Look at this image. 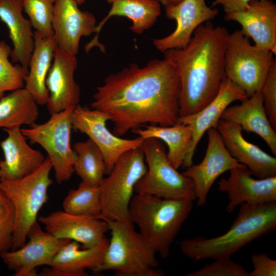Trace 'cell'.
<instances>
[{
    "label": "cell",
    "mask_w": 276,
    "mask_h": 276,
    "mask_svg": "<svg viewBox=\"0 0 276 276\" xmlns=\"http://www.w3.org/2000/svg\"><path fill=\"white\" fill-rule=\"evenodd\" d=\"M270 51L252 45L240 30L228 34L225 49V78L242 89L247 96L259 91L275 60Z\"/></svg>",
    "instance_id": "9"
},
{
    "label": "cell",
    "mask_w": 276,
    "mask_h": 276,
    "mask_svg": "<svg viewBox=\"0 0 276 276\" xmlns=\"http://www.w3.org/2000/svg\"><path fill=\"white\" fill-rule=\"evenodd\" d=\"M62 207L69 213L99 217L102 212L99 186L81 181L77 189L68 192L63 200Z\"/></svg>",
    "instance_id": "31"
},
{
    "label": "cell",
    "mask_w": 276,
    "mask_h": 276,
    "mask_svg": "<svg viewBox=\"0 0 276 276\" xmlns=\"http://www.w3.org/2000/svg\"><path fill=\"white\" fill-rule=\"evenodd\" d=\"M102 219V218H101ZM108 223L111 238L100 265L91 271H113L117 276H163L158 269L157 251L134 228V224L103 219Z\"/></svg>",
    "instance_id": "5"
},
{
    "label": "cell",
    "mask_w": 276,
    "mask_h": 276,
    "mask_svg": "<svg viewBox=\"0 0 276 276\" xmlns=\"http://www.w3.org/2000/svg\"><path fill=\"white\" fill-rule=\"evenodd\" d=\"M180 85L164 58L144 67L131 63L108 76L97 88L91 108L107 114L113 134L122 136L147 124L171 126L179 118Z\"/></svg>",
    "instance_id": "1"
},
{
    "label": "cell",
    "mask_w": 276,
    "mask_h": 276,
    "mask_svg": "<svg viewBox=\"0 0 276 276\" xmlns=\"http://www.w3.org/2000/svg\"><path fill=\"white\" fill-rule=\"evenodd\" d=\"M147 169L142 145L122 155L99 185L102 212L98 218L133 224L129 206L135 186Z\"/></svg>",
    "instance_id": "7"
},
{
    "label": "cell",
    "mask_w": 276,
    "mask_h": 276,
    "mask_svg": "<svg viewBox=\"0 0 276 276\" xmlns=\"http://www.w3.org/2000/svg\"><path fill=\"white\" fill-rule=\"evenodd\" d=\"M45 231L57 238L73 240L84 248L99 244L109 231L104 219L88 216L76 215L58 210L38 217Z\"/></svg>",
    "instance_id": "15"
},
{
    "label": "cell",
    "mask_w": 276,
    "mask_h": 276,
    "mask_svg": "<svg viewBox=\"0 0 276 276\" xmlns=\"http://www.w3.org/2000/svg\"><path fill=\"white\" fill-rule=\"evenodd\" d=\"M14 222L13 205L0 190V257L4 252L12 248Z\"/></svg>",
    "instance_id": "34"
},
{
    "label": "cell",
    "mask_w": 276,
    "mask_h": 276,
    "mask_svg": "<svg viewBox=\"0 0 276 276\" xmlns=\"http://www.w3.org/2000/svg\"><path fill=\"white\" fill-rule=\"evenodd\" d=\"M1 160H0V164H1Z\"/></svg>",
    "instance_id": "41"
},
{
    "label": "cell",
    "mask_w": 276,
    "mask_h": 276,
    "mask_svg": "<svg viewBox=\"0 0 276 276\" xmlns=\"http://www.w3.org/2000/svg\"><path fill=\"white\" fill-rule=\"evenodd\" d=\"M109 3H112L113 0H106ZM78 5H81L85 2V0H75Z\"/></svg>",
    "instance_id": "40"
},
{
    "label": "cell",
    "mask_w": 276,
    "mask_h": 276,
    "mask_svg": "<svg viewBox=\"0 0 276 276\" xmlns=\"http://www.w3.org/2000/svg\"><path fill=\"white\" fill-rule=\"evenodd\" d=\"M109 116L98 110L76 106L72 114L73 128L86 134L101 152L105 162L106 174L125 152L142 145L144 141L138 136L126 139L111 132L106 126Z\"/></svg>",
    "instance_id": "11"
},
{
    "label": "cell",
    "mask_w": 276,
    "mask_h": 276,
    "mask_svg": "<svg viewBox=\"0 0 276 276\" xmlns=\"http://www.w3.org/2000/svg\"><path fill=\"white\" fill-rule=\"evenodd\" d=\"M261 94L265 112L269 122L276 130V61L271 65L263 83Z\"/></svg>",
    "instance_id": "36"
},
{
    "label": "cell",
    "mask_w": 276,
    "mask_h": 276,
    "mask_svg": "<svg viewBox=\"0 0 276 276\" xmlns=\"http://www.w3.org/2000/svg\"><path fill=\"white\" fill-rule=\"evenodd\" d=\"M93 14L81 11L75 0H55L52 27L57 48L77 55L82 36L96 32Z\"/></svg>",
    "instance_id": "18"
},
{
    "label": "cell",
    "mask_w": 276,
    "mask_h": 276,
    "mask_svg": "<svg viewBox=\"0 0 276 276\" xmlns=\"http://www.w3.org/2000/svg\"><path fill=\"white\" fill-rule=\"evenodd\" d=\"M253 270L248 276H275L276 260L272 259L267 254H254L251 258Z\"/></svg>",
    "instance_id": "37"
},
{
    "label": "cell",
    "mask_w": 276,
    "mask_h": 276,
    "mask_svg": "<svg viewBox=\"0 0 276 276\" xmlns=\"http://www.w3.org/2000/svg\"><path fill=\"white\" fill-rule=\"evenodd\" d=\"M53 169L48 157L35 171L15 180L0 179V190L11 201L15 222L11 250L23 246L28 232L37 221L38 214L48 200V190L53 183L50 173Z\"/></svg>",
    "instance_id": "6"
},
{
    "label": "cell",
    "mask_w": 276,
    "mask_h": 276,
    "mask_svg": "<svg viewBox=\"0 0 276 276\" xmlns=\"http://www.w3.org/2000/svg\"><path fill=\"white\" fill-rule=\"evenodd\" d=\"M34 47L25 80L24 87L39 105H46L48 90L46 79L52 64L56 44L54 35L43 36L34 32Z\"/></svg>",
    "instance_id": "27"
},
{
    "label": "cell",
    "mask_w": 276,
    "mask_h": 276,
    "mask_svg": "<svg viewBox=\"0 0 276 276\" xmlns=\"http://www.w3.org/2000/svg\"><path fill=\"white\" fill-rule=\"evenodd\" d=\"M75 107H70L51 114L46 122L21 128L32 144L39 145L48 154L58 184L69 180L74 171L76 154L71 146L72 114Z\"/></svg>",
    "instance_id": "10"
},
{
    "label": "cell",
    "mask_w": 276,
    "mask_h": 276,
    "mask_svg": "<svg viewBox=\"0 0 276 276\" xmlns=\"http://www.w3.org/2000/svg\"><path fill=\"white\" fill-rule=\"evenodd\" d=\"M12 49L0 41V98L6 91L24 87L28 72L20 64H12L9 60Z\"/></svg>",
    "instance_id": "32"
},
{
    "label": "cell",
    "mask_w": 276,
    "mask_h": 276,
    "mask_svg": "<svg viewBox=\"0 0 276 276\" xmlns=\"http://www.w3.org/2000/svg\"><path fill=\"white\" fill-rule=\"evenodd\" d=\"M76 154L74 172L82 181L93 186H99L106 174L103 156L98 147L89 139L74 144Z\"/></svg>",
    "instance_id": "30"
},
{
    "label": "cell",
    "mask_w": 276,
    "mask_h": 276,
    "mask_svg": "<svg viewBox=\"0 0 276 276\" xmlns=\"http://www.w3.org/2000/svg\"><path fill=\"white\" fill-rule=\"evenodd\" d=\"M192 200L163 198L136 194L129 206L130 221L163 258L192 210Z\"/></svg>",
    "instance_id": "4"
},
{
    "label": "cell",
    "mask_w": 276,
    "mask_h": 276,
    "mask_svg": "<svg viewBox=\"0 0 276 276\" xmlns=\"http://www.w3.org/2000/svg\"><path fill=\"white\" fill-rule=\"evenodd\" d=\"M206 132L208 143L203 159L182 173L192 179L199 206L205 204L210 190L219 176L233 168L245 166L230 154L216 128H211Z\"/></svg>",
    "instance_id": "13"
},
{
    "label": "cell",
    "mask_w": 276,
    "mask_h": 276,
    "mask_svg": "<svg viewBox=\"0 0 276 276\" xmlns=\"http://www.w3.org/2000/svg\"><path fill=\"white\" fill-rule=\"evenodd\" d=\"M247 98L242 89L225 78L217 95L208 104L194 114L178 118L177 123L189 125L192 130V143L183 166L188 168L193 165V156L200 140L208 129L216 128L225 109L232 102L242 101Z\"/></svg>",
    "instance_id": "19"
},
{
    "label": "cell",
    "mask_w": 276,
    "mask_h": 276,
    "mask_svg": "<svg viewBox=\"0 0 276 276\" xmlns=\"http://www.w3.org/2000/svg\"><path fill=\"white\" fill-rule=\"evenodd\" d=\"M68 240L57 238L43 231L37 221L30 229L23 246L4 252L0 258L8 268L14 271V276H36L37 268L50 266Z\"/></svg>",
    "instance_id": "12"
},
{
    "label": "cell",
    "mask_w": 276,
    "mask_h": 276,
    "mask_svg": "<svg viewBox=\"0 0 276 276\" xmlns=\"http://www.w3.org/2000/svg\"><path fill=\"white\" fill-rule=\"evenodd\" d=\"M0 98V128H21L36 123L38 104L25 87L12 91Z\"/></svg>",
    "instance_id": "29"
},
{
    "label": "cell",
    "mask_w": 276,
    "mask_h": 276,
    "mask_svg": "<svg viewBox=\"0 0 276 276\" xmlns=\"http://www.w3.org/2000/svg\"><path fill=\"white\" fill-rule=\"evenodd\" d=\"M251 0H214L212 3V7L221 6L224 12L231 13L243 11L246 10Z\"/></svg>",
    "instance_id": "38"
},
{
    "label": "cell",
    "mask_w": 276,
    "mask_h": 276,
    "mask_svg": "<svg viewBox=\"0 0 276 276\" xmlns=\"http://www.w3.org/2000/svg\"><path fill=\"white\" fill-rule=\"evenodd\" d=\"M229 176L218 182V190L225 193L228 199L226 209L233 212L242 203L252 204L276 201V176L255 179L245 166L229 170Z\"/></svg>",
    "instance_id": "17"
},
{
    "label": "cell",
    "mask_w": 276,
    "mask_h": 276,
    "mask_svg": "<svg viewBox=\"0 0 276 276\" xmlns=\"http://www.w3.org/2000/svg\"><path fill=\"white\" fill-rule=\"evenodd\" d=\"M165 7L175 5L180 3L182 0H157Z\"/></svg>",
    "instance_id": "39"
},
{
    "label": "cell",
    "mask_w": 276,
    "mask_h": 276,
    "mask_svg": "<svg viewBox=\"0 0 276 276\" xmlns=\"http://www.w3.org/2000/svg\"><path fill=\"white\" fill-rule=\"evenodd\" d=\"M229 229L211 238L197 237L182 240L180 248L187 257L197 261L231 256L276 228V201L242 203Z\"/></svg>",
    "instance_id": "3"
},
{
    "label": "cell",
    "mask_w": 276,
    "mask_h": 276,
    "mask_svg": "<svg viewBox=\"0 0 276 276\" xmlns=\"http://www.w3.org/2000/svg\"><path fill=\"white\" fill-rule=\"evenodd\" d=\"M220 119L237 124L242 130L259 135L276 155V130L265 112L260 91L241 101L239 105L227 107Z\"/></svg>",
    "instance_id": "25"
},
{
    "label": "cell",
    "mask_w": 276,
    "mask_h": 276,
    "mask_svg": "<svg viewBox=\"0 0 276 276\" xmlns=\"http://www.w3.org/2000/svg\"><path fill=\"white\" fill-rule=\"evenodd\" d=\"M21 128L4 129L7 137L0 142L4 159L0 164V179L15 180L37 170L45 157L28 144Z\"/></svg>",
    "instance_id": "22"
},
{
    "label": "cell",
    "mask_w": 276,
    "mask_h": 276,
    "mask_svg": "<svg viewBox=\"0 0 276 276\" xmlns=\"http://www.w3.org/2000/svg\"><path fill=\"white\" fill-rule=\"evenodd\" d=\"M108 241L104 238L93 247L81 249L80 243L69 240L55 255L51 265L38 273V275H88L86 269L92 270L102 263Z\"/></svg>",
    "instance_id": "23"
},
{
    "label": "cell",
    "mask_w": 276,
    "mask_h": 276,
    "mask_svg": "<svg viewBox=\"0 0 276 276\" xmlns=\"http://www.w3.org/2000/svg\"><path fill=\"white\" fill-rule=\"evenodd\" d=\"M165 9L167 18L175 20L176 26L170 34L153 39L155 47L163 53L186 47L196 29L218 14V10L208 6L205 0H182L175 5L165 7Z\"/></svg>",
    "instance_id": "14"
},
{
    "label": "cell",
    "mask_w": 276,
    "mask_h": 276,
    "mask_svg": "<svg viewBox=\"0 0 276 276\" xmlns=\"http://www.w3.org/2000/svg\"><path fill=\"white\" fill-rule=\"evenodd\" d=\"M78 61L76 55L56 47L51 67L46 79L50 113L76 107L80 100V88L75 79Z\"/></svg>",
    "instance_id": "16"
},
{
    "label": "cell",
    "mask_w": 276,
    "mask_h": 276,
    "mask_svg": "<svg viewBox=\"0 0 276 276\" xmlns=\"http://www.w3.org/2000/svg\"><path fill=\"white\" fill-rule=\"evenodd\" d=\"M23 10L28 15L33 28L43 36H52V22L55 0H21Z\"/></svg>",
    "instance_id": "33"
},
{
    "label": "cell",
    "mask_w": 276,
    "mask_h": 276,
    "mask_svg": "<svg viewBox=\"0 0 276 276\" xmlns=\"http://www.w3.org/2000/svg\"><path fill=\"white\" fill-rule=\"evenodd\" d=\"M21 0H0V20L7 26L13 44L10 57L28 72L34 47V32L29 19L22 14Z\"/></svg>",
    "instance_id": "24"
},
{
    "label": "cell",
    "mask_w": 276,
    "mask_h": 276,
    "mask_svg": "<svg viewBox=\"0 0 276 276\" xmlns=\"http://www.w3.org/2000/svg\"><path fill=\"white\" fill-rule=\"evenodd\" d=\"M161 13L160 4L157 0H113L107 16L96 26V35L85 47L87 53L95 46L104 52L105 48L98 41L99 33L105 22L112 16H125L131 20L130 29L142 34L156 22Z\"/></svg>",
    "instance_id": "26"
},
{
    "label": "cell",
    "mask_w": 276,
    "mask_h": 276,
    "mask_svg": "<svg viewBox=\"0 0 276 276\" xmlns=\"http://www.w3.org/2000/svg\"><path fill=\"white\" fill-rule=\"evenodd\" d=\"M200 269L188 273L186 276H248V272L241 265L233 262L230 257L216 259Z\"/></svg>",
    "instance_id": "35"
},
{
    "label": "cell",
    "mask_w": 276,
    "mask_h": 276,
    "mask_svg": "<svg viewBox=\"0 0 276 276\" xmlns=\"http://www.w3.org/2000/svg\"><path fill=\"white\" fill-rule=\"evenodd\" d=\"M131 131L144 140L156 138L165 142L168 147L167 156L171 164L176 169L183 165L192 140L189 125L179 123L167 126L150 125Z\"/></svg>",
    "instance_id": "28"
},
{
    "label": "cell",
    "mask_w": 276,
    "mask_h": 276,
    "mask_svg": "<svg viewBox=\"0 0 276 276\" xmlns=\"http://www.w3.org/2000/svg\"><path fill=\"white\" fill-rule=\"evenodd\" d=\"M229 33L210 21L198 27L188 45L163 52L180 81L179 117L194 114L217 95L225 78L224 56Z\"/></svg>",
    "instance_id": "2"
},
{
    "label": "cell",
    "mask_w": 276,
    "mask_h": 276,
    "mask_svg": "<svg viewBox=\"0 0 276 276\" xmlns=\"http://www.w3.org/2000/svg\"><path fill=\"white\" fill-rule=\"evenodd\" d=\"M224 19L241 26L244 35L256 47L276 53V5L271 0H251L243 11L226 14Z\"/></svg>",
    "instance_id": "20"
},
{
    "label": "cell",
    "mask_w": 276,
    "mask_h": 276,
    "mask_svg": "<svg viewBox=\"0 0 276 276\" xmlns=\"http://www.w3.org/2000/svg\"><path fill=\"white\" fill-rule=\"evenodd\" d=\"M147 169L134 187V193L175 199H196L191 179L177 171L167 157L162 141L145 139L143 145Z\"/></svg>",
    "instance_id": "8"
},
{
    "label": "cell",
    "mask_w": 276,
    "mask_h": 276,
    "mask_svg": "<svg viewBox=\"0 0 276 276\" xmlns=\"http://www.w3.org/2000/svg\"><path fill=\"white\" fill-rule=\"evenodd\" d=\"M230 154L259 179L276 176V158L246 141L237 124L220 119L216 128Z\"/></svg>",
    "instance_id": "21"
}]
</instances>
